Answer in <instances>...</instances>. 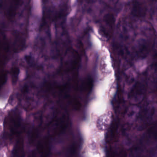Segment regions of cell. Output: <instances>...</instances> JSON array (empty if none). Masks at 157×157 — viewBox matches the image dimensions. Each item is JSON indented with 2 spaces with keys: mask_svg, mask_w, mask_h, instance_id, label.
Returning a JSON list of instances; mask_svg holds the SVG:
<instances>
[{
  "mask_svg": "<svg viewBox=\"0 0 157 157\" xmlns=\"http://www.w3.org/2000/svg\"><path fill=\"white\" fill-rule=\"evenodd\" d=\"M101 31L105 35L108 36L110 35L112 32L114 25L115 18L114 16L112 13H107L104 15L101 21Z\"/></svg>",
  "mask_w": 157,
  "mask_h": 157,
  "instance_id": "cell-1",
  "label": "cell"
},
{
  "mask_svg": "<svg viewBox=\"0 0 157 157\" xmlns=\"http://www.w3.org/2000/svg\"><path fill=\"white\" fill-rule=\"evenodd\" d=\"M24 0H7L6 10L9 18H14L19 11Z\"/></svg>",
  "mask_w": 157,
  "mask_h": 157,
  "instance_id": "cell-2",
  "label": "cell"
},
{
  "mask_svg": "<svg viewBox=\"0 0 157 157\" xmlns=\"http://www.w3.org/2000/svg\"><path fill=\"white\" fill-rule=\"evenodd\" d=\"M109 157H126V155L124 150H120L117 151L113 150V151L110 152Z\"/></svg>",
  "mask_w": 157,
  "mask_h": 157,
  "instance_id": "cell-3",
  "label": "cell"
},
{
  "mask_svg": "<svg viewBox=\"0 0 157 157\" xmlns=\"http://www.w3.org/2000/svg\"><path fill=\"white\" fill-rule=\"evenodd\" d=\"M0 157H3V156L2 155H1V154H0Z\"/></svg>",
  "mask_w": 157,
  "mask_h": 157,
  "instance_id": "cell-4",
  "label": "cell"
}]
</instances>
